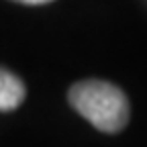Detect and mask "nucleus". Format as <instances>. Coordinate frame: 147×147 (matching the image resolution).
<instances>
[{"label": "nucleus", "instance_id": "f257e3e1", "mask_svg": "<svg viewBox=\"0 0 147 147\" xmlns=\"http://www.w3.org/2000/svg\"><path fill=\"white\" fill-rule=\"evenodd\" d=\"M69 104L104 133H119L129 123V100L123 90L102 80H86L74 84Z\"/></svg>", "mask_w": 147, "mask_h": 147}, {"label": "nucleus", "instance_id": "f03ea898", "mask_svg": "<svg viewBox=\"0 0 147 147\" xmlns=\"http://www.w3.org/2000/svg\"><path fill=\"white\" fill-rule=\"evenodd\" d=\"M27 96L25 84L14 74L0 69V113H8L23 104Z\"/></svg>", "mask_w": 147, "mask_h": 147}, {"label": "nucleus", "instance_id": "7ed1b4c3", "mask_svg": "<svg viewBox=\"0 0 147 147\" xmlns=\"http://www.w3.org/2000/svg\"><path fill=\"white\" fill-rule=\"evenodd\" d=\"M14 2H21V4H31V6H35V4H47V2H51V0H14Z\"/></svg>", "mask_w": 147, "mask_h": 147}]
</instances>
